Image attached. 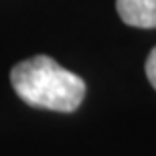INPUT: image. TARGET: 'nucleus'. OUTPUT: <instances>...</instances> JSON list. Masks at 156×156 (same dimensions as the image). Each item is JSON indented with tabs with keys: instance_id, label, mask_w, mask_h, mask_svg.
<instances>
[{
	"instance_id": "7ed1b4c3",
	"label": "nucleus",
	"mask_w": 156,
	"mask_h": 156,
	"mask_svg": "<svg viewBox=\"0 0 156 156\" xmlns=\"http://www.w3.org/2000/svg\"><path fill=\"white\" fill-rule=\"evenodd\" d=\"M144 71H146V77H148V81H150L152 87L156 89V47L150 51V55H148V59H146Z\"/></svg>"
},
{
	"instance_id": "f03ea898",
	"label": "nucleus",
	"mask_w": 156,
	"mask_h": 156,
	"mask_svg": "<svg viewBox=\"0 0 156 156\" xmlns=\"http://www.w3.org/2000/svg\"><path fill=\"white\" fill-rule=\"evenodd\" d=\"M120 18L136 29H156V0H116Z\"/></svg>"
},
{
	"instance_id": "f257e3e1",
	"label": "nucleus",
	"mask_w": 156,
	"mask_h": 156,
	"mask_svg": "<svg viewBox=\"0 0 156 156\" xmlns=\"http://www.w3.org/2000/svg\"><path fill=\"white\" fill-rule=\"evenodd\" d=\"M10 83L23 101L53 112H73L85 98V83L47 55L24 59L10 71Z\"/></svg>"
}]
</instances>
